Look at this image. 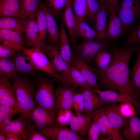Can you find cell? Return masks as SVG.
Wrapping results in <instances>:
<instances>
[{
    "mask_svg": "<svg viewBox=\"0 0 140 140\" xmlns=\"http://www.w3.org/2000/svg\"><path fill=\"white\" fill-rule=\"evenodd\" d=\"M42 7L45 12L47 22V41L48 43L59 47L60 44L59 30V26L54 15L46 8L42 1Z\"/></svg>",
    "mask_w": 140,
    "mask_h": 140,
    "instance_id": "ac0fdd59",
    "label": "cell"
},
{
    "mask_svg": "<svg viewBox=\"0 0 140 140\" xmlns=\"http://www.w3.org/2000/svg\"><path fill=\"white\" fill-rule=\"evenodd\" d=\"M11 58L13 61L18 74L29 76L35 73L38 70L30 58L21 50L16 52Z\"/></svg>",
    "mask_w": 140,
    "mask_h": 140,
    "instance_id": "9a60e30c",
    "label": "cell"
},
{
    "mask_svg": "<svg viewBox=\"0 0 140 140\" xmlns=\"http://www.w3.org/2000/svg\"><path fill=\"white\" fill-rule=\"evenodd\" d=\"M60 53L64 60L71 65L72 54L70 46L69 40L65 29V25L62 16L59 30Z\"/></svg>",
    "mask_w": 140,
    "mask_h": 140,
    "instance_id": "484cf974",
    "label": "cell"
},
{
    "mask_svg": "<svg viewBox=\"0 0 140 140\" xmlns=\"http://www.w3.org/2000/svg\"><path fill=\"white\" fill-rule=\"evenodd\" d=\"M71 65L81 73L88 84L93 90L100 89L97 77L93 67L88 63L73 57Z\"/></svg>",
    "mask_w": 140,
    "mask_h": 140,
    "instance_id": "5bb4252c",
    "label": "cell"
},
{
    "mask_svg": "<svg viewBox=\"0 0 140 140\" xmlns=\"http://www.w3.org/2000/svg\"><path fill=\"white\" fill-rule=\"evenodd\" d=\"M75 48L72 57L88 64L93 60L101 51L106 48V46L103 42L86 40Z\"/></svg>",
    "mask_w": 140,
    "mask_h": 140,
    "instance_id": "52a82bcc",
    "label": "cell"
},
{
    "mask_svg": "<svg viewBox=\"0 0 140 140\" xmlns=\"http://www.w3.org/2000/svg\"><path fill=\"white\" fill-rule=\"evenodd\" d=\"M0 74L12 80L19 75L15 65L11 58H0Z\"/></svg>",
    "mask_w": 140,
    "mask_h": 140,
    "instance_id": "d590c367",
    "label": "cell"
},
{
    "mask_svg": "<svg viewBox=\"0 0 140 140\" xmlns=\"http://www.w3.org/2000/svg\"><path fill=\"white\" fill-rule=\"evenodd\" d=\"M80 88L81 92L84 97V113H92L97 109L109 103L105 102L97 96L93 89L83 87Z\"/></svg>",
    "mask_w": 140,
    "mask_h": 140,
    "instance_id": "d6986e66",
    "label": "cell"
},
{
    "mask_svg": "<svg viewBox=\"0 0 140 140\" xmlns=\"http://www.w3.org/2000/svg\"><path fill=\"white\" fill-rule=\"evenodd\" d=\"M18 51L0 43V58H11Z\"/></svg>",
    "mask_w": 140,
    "mask_h": 140,
    "instance_id": "7bdbcfd3",
    "label": "cell"
},
{
    "mask_svg": "<svg viewBox=\"0 0 140 140\" xmlns=\"http://www.w3.org/2000/svg\"><path fill=\"white\" fill-rule=\"evenodd\" d=\"M108 8L109 18L107 27V37L108 40H116L123 32L122 24L116 12L112 8Z\"/></svg>",
    "mask_w": 140,
    "mask_h": 140,
    "instance_id": "d4e9b609",
    "label": "cell"
},
{
    "mask_svg": "<svg viewBox=\"0 0 140 140\" xmlns=\"http://www.w3.org/2000/svg\"><path fill=\"white\" fill-rule=\"evenodd\" d=\"M132 68L129 70L130 81L134 91L140 96V48Z\"/></svg>",
    "mask_w": 140,
    "mask_h": 140,
    "instance_id": "f546056e",
    "label": "cell"
},
{
    "mask_svg": "<svg viewBox=\"0 0 140 140\" xmlns=\"http://www.w3.org/2000/svg\"><path fill=\"white\" fill-rule=\"evenodd\" d=\"M109 12V8L107 5L101 4L95 19V29L97 33L96 39L105 44L107 42L108 40L107 37V23Z\"/></svg>",
    "mask_w": 140,
    "mask_h": 140,
    "instance_id": "44dd1931",
    "label": "cell"
},
{
    "mask_svg": "<svg viewBox=\"0 0 140 140\" xmlns=\"http://www.w3.org/2000/svg\"><path fill=\"white\" fill-rule=\"evenodd\" d=\"M73 9L76 21L88 20L89 12L86 0H73Z\"/></svg>",
    "mask_w": 140,
    "mask_h": 140,
    "instance_id": "8d00e7d4",
    "label": "cell"
},
{
    "mask_svg": "<svg viewBox=\"0 0 140 140\" xmlns=\"http://www.w3.org/2000/svg\"><path fill=\"white\" fill-rule=\"evenodd\" d=\"M20 5L19 18L25 20L36 19V15L41 0H19Z\"/></svg>",
    "mask_w": 140,
    "mask_h": 140,
    "instance_id": "4316f807",
    "label": "cell"
},
{
    "mask_svg": "<svg viewBox=\"0 0 140 140\" xmlns=\"http://www.w3.org/2000/svg\"><path fill=\"white\" fill-rule=\"evenodd\" d=\"M93 116V111L90 113L74 114L69 125L70 129L79 135L85 137L87 133Z\"/></svg>",
    "mask_w": 140,
    "mask_h": 140,
    "instance_id": "4fadbf2b",
    "label": "cell"
},
{
    "mask_svg": "<svg viewBox=\"0 0 140 140\" xmlns=\"http://www.w3.org/2000/svg\"><path fill=\"white\" fill-rule=\"evenodd\" d=\"M13 30L25 33L26 29L25 22L16 17L6 16L1 17L0 29Z\"/></svg>",
    "mask_w": 140,
    "mask_h": 140,
    "instance_id": "83f0119b",
    "label": "cell"
},
{
    "mask_svg": "<svg viewBox=\"0 0 140 140\" xmlns=\"http://www.w3.org/2000/svg\"><path fill=\"white\" fill-rule=\"evenodd\" d=\"M59 77L58 80L62 82L71 83L75 86L80 87L92 89L88 84L81 73L72 66H71L70 68L67 71L59 73Z\"/></svg>",
    "mask_w": 140,
    "mask_h": 140,
    "instance_id": "7402d4cb",
    "label": "cell"
},
{
    "mask_svg": "<svg viewBox=\"0 0 140 140\" xmlns=\"http://www.w3.org/2000/svg\"><path fill=\"white\" fill-rule=\"evenodd\" d=\"M62 17L72 43L75 48L77 46L75 39L76 20L73 9V0H68Z\"/></svg>",
    "mask_w": 140,
    "mask_h": 140,
    "instance_id": "ffe728a7",
    "label": "cell"
},
{
    "mask_svg": "<svg viewBox=\"0 0 140 140\" xmlns=\"http://www.w3.org/2000/svg\"><path fill=\"white\" fill-rule=\"evenodd\" d=\"M41 0L36 15V19L38 26L40 39L45 44L46 43L47 22L46 14L42 5Z\"/></svg>",
    "mask_w": 140,
    "mask_h": 140,
    "instance_id": "836d02e7",
    "label": "cell"
},
{
    "mask_svg": "<svg viewBox=\"0 0 140 140\" xmlns=\"http://www.w3.org/2000/svg\"><path fill=\"white\" fill-rule=\"evenodd\" d=\"M54 80L46 77H37L34 81V97L36 106L45 108L56 115Z\"/></svg>",
    "mask_w": 140,
    "mask_h": 140,
    "instance_id": "3957f363",
    "label": "cell"
},
{
    "mask_svg": "<svg viewBox=\"0 0 140 140\" xmlns=\"http://www.w3.org/2000/svg\"><path fill=\"white\" fill-rule=\"evenodd\" d=\"M58 85L55 90V110L56 114L60 110L71 108L73 97L77 92V87L71 83L55 79Z\"/></svg>",
    "mask_w": 140,
    "mask_h": 140,
    "instance_id": "277c9868",
    "label": "cell"
},
{
    "mask_svg": "<svg viewBox=\"0 0 140 140\" xmlns=\"http://www.w3.org/2000/svg\"><path fill=\"white\" fill-rule=\"evenodd\" d=\"M12 82L17 104L21 113L26 114L33 110L36 106L34 82L27 76L19 74Z\"/></svg>",
    "mask_w": 140,
    "mask_h": 140,
    "instance_id": "7a4b0ae2",
    "label": "cell"
},
{
    "mask_svg": "<svg viewBox=\"0 0 140 140\" xmlns=\"http://www.w3.org/2000/svg\"><path fill=\"white\" fill-rule=\"evenodd\" d=\"M84 20L76 21V36H77L86 41H93L97 38L95 29H93Z\"/></svg>",
    "mask_w": 140,
    "mask_h": 140,
    "instance_id": "1f68e13d",
    "label": "cell"
},
{
    "mask_svg": "<svg viewBox=\"0 0 140 140\" xmlns=\"http://www.w3.org/2000/svg\"><path fill=\"white\" fill-rule=\"evenodd\" d=\"M0 104L13 108L21 113L17 104L11 79L1 74Z\"/></svg>",
    "mask_w": 140,
    "mask_h": 140,
    "instance_id": "ba28073f",
    "label": "cell"
},
{
    "mask_svg": "<svg viewBox=\"0 0 140 140\" xmlns=\"http://www.w3.org/2000/svg\"><path fill=\"white\" fill-rule=\"evenodd\" d=\"M117 104L110 103L100 108L114 127L120 132L128 118L122 113Z\"/></svg>",
    "mask_w": 140,
    "mask_h": 140,
    "instance_id": "7c38bea8",
    "label": "cell"
},
{
    "mask_svg": "<svg viewBox=\"0 0 140 140\" xmlns=\"http://www.w3.org/2000/svg\"><path fill=\"white\" fill-rule=\"evenodd\" d=\"M88 6L89 17L88 20L95 22L96 17L99 10L101 4L97 0H86Z\"/></svg>",
    "mask_w": 140,
    "mask_h": 140,
    "instance_id": "ab89813d",
    "label": "cell"
},
{
    "mask_svg": "<svg viewBox=\"0 0 140 140\" xmlns=\"http://www.w3.org/2000/svg\"><path fill=\"white\" fill-rule=\"evenodd\" d=\"M140 43V24L129 35L125 43V46L139 44Z\"/></svg>",
    "mask_w": 140,
    "mask_h": 140,
    "instance_id": "b9f144b4",
    "label": "cell"
},
{
    "mask_svg": "<svg viewBox=\"0 0 140 140\" xmlns=\"http://www.w3.org/2000/svg\"><path fill=\"white\" fill-rule=\"evenodd\" d=\"M122 133L125 139L127 140H139L140 118L135 113L128 119L124 126Z\"/></svg>",
    "mask_w": 140,
    "mask_h": 140,
    "instance_id": "603a6c76",
    "label": "cell"
},
{
    "mask_svg": "<svg viewBox=\"0 0 140 140\" xmlns=\"http://www.w3.org/2000/svg\"><path fill=\"white\" fill-rule=\"evenodd\" d=\"M117 12L124 32L140 15V3L129 8H119Z\"/></svg>",
    "mask_w": 140,
    "mask_h": 140,
    "instance_id": "cb8c5ba5",
    "label": "cell"
},
{
    "mask_svg": "<svg viewBox=\"0 0 140 140\" xmlns=\"http://www.w3.org/2000/svg\"><path fill=\"white\" fill-rule=\"evenodd\" d=\"M22 136L23 140H49L40 133L36 129L33 121L26 117Z\"/></svg>",
    "mask_w": 140,
    "mask_h": 140,
    "instance_id": "4dcf8cb0",
    "label": "cell"
},
{
    "mask_svg": "<svg viewBox=\"0 0 140 140\" xmlns=\"http://www.w3.org/2000/svg\"><path fill=\"white\" fill-rule=\"evenodd\" d=\"M68 0H43L46 8L54 16H60Z\"/></svg>",
    "mask_w": 140,
    "mask_h": 140,
    "instance_id": "74e56055",
    "label": "cell"
},
{
    "mask_svg": "<svg viewBox=\"0 0 140 140\" xmlns=\"http://www.w3.org/2000/svg\"><path fill=\"white\" fill-rule=\"evenodd\" d=\"M22 33L8 29H0V42L17 51L21 50L24 42Z\"/></svg>",
    "mask_w": 140,
    "mask_h": 140,
    "instance_id": "2e32d148",
    "label": "cell"
},
{
    "mask_svg": "<svg viewBox=\"0 0 140 140\" xmlns=\"http://www.w3.org/2000/svg\"><path fill=\"white\" fill-rule=\"evenodd\" d=\"M137 111L138 112V113L140 115V107Z\"/></svg>",
    "mask_w": 140,
    "mask_h": 140,
    "instance_id": "816d5d0a",
    "label": "cell"
},
{
    "mask_svg": "<svg viewBox=\"0 0 140 140\" xmlns=\"http://www.w3.org/2000/svg\"><path fill=\"white\" fill-rule=\"evenodd\" d=\"M84 96L81 92H77L73 97L71 108L74 109L80 103L84 101Z\"/></svg>",
    "mask_w": 140,
    "mask_h": 140,
    "instance_id": "ee69618b",
    "label": "cell"
},
{
    "mask_svg": "<svg viewBox=\"0 0 140 140\" xmlns=\"http://www.w3.org/2000/svg\"><path fill=\"white\" fill-rule=\"evenodd\" d=\"M43 51L46 54L51 62L57 72L63 73L69 69L71 65L68 64L62 58L59 46L46 43L44 46Z\"/></svg>",
    "mask_w": 140,
    "mask_h": 140,
    "instance_id": "8fae6325",
    "label": "cell"
},
{
    "mask_svg": "<svg viewBox=\"0 0 140 140\" xmlns=\"http://www.w3.org/2000/svg\"><path fill=\"white\" fill-rule=\"evenodd\" d=\"M95 93L106 102L110 103H129L138 110L140 107V101L130 96L112 90H94Z\"/></svg>",
    "mask_w": 140,
    "mask_h": 140,
    "instance_id": "30bf717a",
    "label": "cell"
},
{
    "mask_svg": "<svg viewBox=\"0 0 140 140\" xmlns=\"http://www.w3.org/2000/svg\"><path fill=\"white\" fill-rule=\"evenodd\" d=\"M118 0H107L108 8L113 9L116 12L117 11L118 9Z\"/></svg>",
    "mask_w": 140,
    "mask_h": 140,
    "instance_id": "c3c4849f",
    "label": "cell"
},
{
    "mask_svg": "<svg viewBox=\"0 0 140 140\" xmlns=\"http://www.w3.org/2000/svg\"><path fill=\"white\" fill-rule=\"evenodd\" d=\"M19 0H0V17L11 16L19 18Z\"/></svg>",
    "mask_w": 140,
    "mask_h": 140,
    "instance_id": "f1b7e54d",
    "label": "cell"
},
{
    "mask_svg": "<svg viewBox=\"0 0 140 140\" xmlns=\"http://www.w3.org/2000/svg\"><path fill=\"white\" fill-rule=\"evenodd\" d=\"M101 4L107 5V0H97Z\"/></svg>",
    "mask_w": 140,
    "mask_h": 140,
    "instance_id": "f907efd6",
    "label": "cell"
},
{
    "mask_svg": "<svg viewBox=\"0 0 140 140\" xmlns=\"http://www.w3.org/2000/svg\"><path fill=\"white\" fill-rule=\"evenodd\" d=\"M140 48L139 44L114 48L111 63L105 71H94L100 89L112 90L128 95L138 100L140 96L133 90L130 81L129 64L134 53Z\"/></svg>",
    "mask_w": 140,
    "mask_h": 140,
    "instance_id": "6da1fadb",
    "label": "cell"
},
{
    "mask_svg": "<svg viewBox=\"0 0 140 140\" xmlns=\"http://www.w3.org/2000/svg\"><path fill=\"white\" fill-rule=\"evenodd\" d=\"M112 55V52H109L106 48L101 51L93 60L96 66L95 67L93 68L94 70L100 72L106 71L111 63Z\"/></svg>",
    "mask_w": 140,
    "mask_h": 140,
    "instance_id": "e575fe53",
    "label": "cell"
},
{
    "mask_svg": "<svg viewBox=\"0 0 140 140\" xmlns=\"http://www.w3.org/2000/svg\"><path fill=\"white\" fill-rule=\"evenodd\" d=\"M6 140H23L22 135L16 133L6 134Z\"/></svg>",
    "mask_w": 140,
    "mask_h": 140,
    "instance_id": "bcb514c9",
    "label": "cell"
},
{
    "mask_svg": "<svg viewBox=\"0 0 140 140\" xmlns=\"http://www.w3.org/2000/svg\"><path fill=\"white\" fill-rule=\"evenodd\" d=\"M25 22L26 29L24 33L27 44L32 48H37L43 51L45 44L40 39L38 28L36 19H27Z\"/></svg>",
    "mask_w": 140,
    "mask_h": 140,
    "instance_id": "e0dca14e",
    "label": "cell"
},
{
    "mask_svg": "<svg viewBox=\"0 0 140 140\" xmlns=\"http://www.w3.org/2000/svg\"><path fill=\"white\" fill-rule=\"evenodd\" d=\"M22 51L30 59L33 64L38 70L57 79L59 73L54 69L48 58L40 50L35 48L23 47Z\"/></svg>",
    "mask_w": 140,
    "mask_h": 140,
    "instance_id": "5b68a950",
    "label": "cell"
},
{
    "mask_svg": "<svg viewBox=\"0 0 140 140\" xmlns=\"http://www.w3.org/2000/svg\"><path fill=\"white\" fill-rule=\"evenodd\" d=\"M6 134L2 129H0V140H6Z\"/></svg>",
    "mask_w": 140,
    "mask_h": 140,
    "instance_id": "681fc988",
    "label": "cell"
},
{
    "mask_svg": "<svg viewBox=\"0 0 140 140\" xmlns=\"http://www.w3.org/2000/svg\"><path fill=\"white\" fill-rule=\"evenodd\" d=\"M74 110L76 115L84 113L85 111L84 102L83 101L80 103Z\"/></svg>",
    "mask_w": 140,
    "mask_h": 140,
    "instance_id": "7dc6e473",
    "label": "cell"
},
{
    "mask_svg": "<svg viewBox=\"0 0 140 140\" xmlns=\"http://www.w3.org/2000/svg\"><path fill=\"white\" fill-rule=\"evenodd\" d=\"M100 129L97 118L94 115L93 120L87 132L88 140H99Z\"/></svg>",
    "mask_w": 140,
    "mask_h": 140,
    "instance_id": "60d3db41",
    "label": "cell"
},
{
    "mask_svg": "<svg viewBox=\"0 0 140 140\" xmlns=\"http://www.w3.org/2000/svg\"><path fill=\"white\" fill-rule=\"evenodd\" d=\"M139 3V0H122L119 8H129Z\"/></svg>",
    "mask_w": 140,
    "mask_h": 140,
    "instance_id": "f6af8a7d",
    "label": "cell"
},
{
    "mask_svg": "<svg viewBox=\"0 0 140 140\" xmlns=\"http://www.w3.org/2000/svg\"><path fill=\"white\" fill-rule=\"evenodd\" d=\"M139 140H140V139H139Z\"/></svg>",
    "mask_w": 140,
    "mask_h": 140,
    "instance_id": "f5cc1de1",
    "label": "cell"
},
{
    "mask_svg": "<svg viewBox=\"0 0 140 140\" xmlns=\"http://www.w3.org/2000/svg\"><path fill=\"white\" fill-rule=\"evenodd\" d=\"M66 126L55 123L37 129L41 134L51 140H84L87 139L69 129Z\"/></svg>",
    "mask_w": 140,
    "mask_h": 140,
    "instance_id": "8992f818",
    "label": "cell"
},
{
    "mask_svg": "<svg viewBox=\"0 0 140 140\" xmlns=\"http://www.w3.org/2000/svg\"><path fill=\"white\" fill-rule=\"evenodd\" d=\"M31 120L36 129L45 127L56 123V115L48 110L39 106L25 114Z\"/></svg>",
    "mask_w": 140,
    "mask_h": 140,
    "instance_id": "9c48e42d",
    "label": "cell"
},
{
    "mask_svg": "<svg viewBox=\"0 0 140 140\" xmlns=\"http://www.w3.org/2000/svg\"><path fill=\"white\" fill-rule=\"evenodd\" d=\"M74 115L71 108L61 110L56 114V123L64 126L69 125Z\"/></svg>",
    "mask_w": 140,
    "mask_h": 140,
    "instance_id": "f35d334b",
    "label": "cell"
},
{
    "mask_svg": "<svg viewBox=\"0 0 140 140\" xmlns=\"http://www.w3.org/2000/svg\"><path fill=\"white\" fill-rule=\"evenodd\" d=\"M17 118L11 120L2 129L6 134L16 133L22 135L25 125L26 116L25 114L20 113Z\"/></svg>",
    "mask_w": 140,
    "mask_h": 140,
    "instance_id": "d6a6232c",
    "label": "cell"
}]
</instances>
